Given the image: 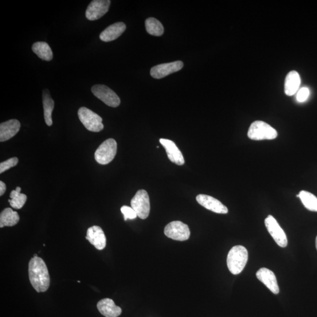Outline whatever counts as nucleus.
I'll list each match as a JSON object with an SVG mask.
<instances>
[{"mask_svg":"<svg viewBox=\"0 0 317 317\" xmlns=\"http://www.w3.org/2000/svg\"><path fill=\"white\" fill-rule=\"evenodd\" d=\"M29 279L33 288L38 292H45L50 285L48 268L41 258H31L29 267Z\"/></svg>","mask_w":317,"mask_h":317,"instance_id":"obj_1","label":"nucleus"},{"mask_svg":"<svg viewBox=\"0 0 317 317\" xmlns=\"http://www.w3.org/2000/svg\"><path fill=\"white\" fill-rule=\"evenodd\" d=\"M248 250L242 246H236L230 250L227 258V265L233 275H237L244 270L248 261Z\"/></svg>","mask_w":317,"mask_h":317,"instance_id":"obj_2","label":"nucleus"},{"mask_svg":"<svg viewBox=\"0 0 317 317\" xmlns=\"http://www.w3.org/2000/svg\"><path fill=\"white\" fill-rule=\"evenodd\" d=\"M248 136L250 139L254 140H272L277 138L278 133L268 124L256 120L250 125Z\"/></svg>","mask_w":317,"mask_h":317,"instance_id":"obj_3","label":"nucleus"},{"mask_svg":"<svg viewBox=\"0 0 317 317\" xmlns=\"http://www.w3.org/2000/svg\"><path fill=\"white\" fill-rule=\"evenodd\" d=\"M78 115L87 130L93 132H99L103 130L104 126L102 117L88 108H80L78 111Z\"/></svg>","mask_w":317,"mask_h":317,"instance_id":"obj_4","label":"nucleus"},{"mask_svg":"<svg viewBox=\"0 0 317 317\" xmlns=\"http://www.w3.org/2000/svg\"><path fill=\"white\" fill-rule=\"evenodd\" d=\"M117 152V143L110 138L104 141L95 153L96 161L101 164H107L115 158Z\"/></svg>","mask_w":317,"mask_h":317,"instance_id":"obj_5","label":"nucleus"},{"mask_svg":"<svg viewBox=\"0 0 317 317\" xmlns=\"http://www.w3.org/2000/svg\"><path fill=\"white\" fill-rule=\"evenodd\" d=\"M131 205L140 218L146 219L149 216L151 209L150 201L146 190H139L137 191L131 200Z\"/></svg>","mask_w":317,"mask_h":317,"instance_id":"obj_6","label":"nucleus"},{"mask_svg":"<svg viewBox=\"0 0 317 317\" xmlns=\"http://www.w3.org/2000/svg\"><path fill=\"white\" fill-rule=\"evenodd\" d=\"M91 91L94 95L109 107L116 108L120 104V100L111 88L104 85L93 86Z\"/></svg>","mask_w":317,"mask_h":317,"instance_id":"obj_7","label":"nucleus"},{"mask_svg":"<svg viewBox=\"0 0 317 317\" xmlns=\"http://www.w3.org/2000/svg\"><path fill=\"white\" fill-rule=\"evenodd\" d=\"M164 233L167 237L178 241L187 240L190 236L189 227L181 221L169 223L164 228Z\"/></svg>","mask_w":317,"mask_h":317,"instance_id":"obj_8","label":"nucleus"},{"mask_svg":"<svg viewBox=\"0 0 317 317\" xmlns=\"http://www.w3.org/2000/svg\"><path fill=\"white\" fill-rule=\"evenodd\" d=\"M265 226L269 233L271 235L276 243L281 248H284L288 244L287 238L284 231L282 229L279 223L272 215L265 219Z\"/></svg>","mask_w":317,"mask_h":317,"instance_id":"obj_9","label":"nucleus"},{"mask_svg":"<svg viewBox=\"0 0 317 317\" xmlns=\"http://www.w3.org/2000/svg\"><path fill=\"white\" fill-rule=\"evenodd\" d=\"M109 0H93L86 10V18L89 21H95L107 13L111 5Z\"/></svg>","mask_w":317,"mask_h":317,"instance_id":"obj_10","label":"nucleus"},{"mask_svg":"<svg viewBox=\"0 0 317 317\" xmlns=\"http://www.w3.org/2000/svg\"><path fill=\"white\" fill-rule=\"evenodd\" d=\"M183 67L181 61L169 62L154 66L151 70V75L155 79H161L172 73L179 71Z\"/></svg>","mask_w":317,"mask_h":317,"instance_id":"obj_11","label":"nucleus"},{"mask_svg":"<svg viewBox=\"0 0 317 317\" xmlns=\"http://www.w3.org/2000/svg\"><path fill=\"white\" fill-rule=\"evenodd\" d=\"M197 201L200 205L214 213L226 214L228 213V209L217 199L206 194H199Z\"/></svg>","mask_w":317,"mask_h":317,"instance_id":"obj_12","label":"nucleus"},{"mask_svg":"<svg viewBox=\"0 0 317 317\" xmlns=\"http://www.w3.org/2000/svg\"><path fill=\"white\" fill-rule=\"evenodd\" d=\"M86 239L99 250L104 249L107 245V238L100 226H93L89 228L87 230Z\"/></svg>","mask_w":317,"mask_h":317,"instance_id":"obj_13","label":"nucleus"},{"mask_svg":"<svg viewBox=\"0 0 317 317\" xmlns=\"http://www.w3.org/2000/svg\"><path fill=\"white\" fill-rule=\"evenodd\" d=\"M256 276L275 295L279 293L280 289L276 277L271 270L267 268H261L257 272Z\"/></svg>","mask_w":317,"mask_h":317,"instance_id":"obj_14","label":"nucleus"},{"mask_svg":"<svg viewBox=\"0 0 317 317\" xmlns=\"http://www.w3.org/2000/svg\"><path fill=\"white\" fill-rule=\"evenodd\" d=\"M160 143L165 148L168 158L172 162L178 165H183L185 163V159L181 151L176 147L173 141L166 139H160Z\"/></svg>","mask_w":317,"mask_h":317,"instance_id":"obj_15","label":"nucleus"},{"mask_svg":"<svg viewBox=\"0 0 317 317\" xmlns=\"http://www.w3.org/2000/svg\"><path fill=\"white\" fill-rule=\"evenodd\" d=\"M21 124L17 119H11L0 124V141L5 142L13 138L20 129Z\"/></svg>","mask_w":317,"mask_h":317,"instance_id":"obj_16","label":"nucleus"},{"mask_svg":"<svg viewBox=\"0 0 317 317\" xmlns=\"http://www.w3.org/2000/svg\"><path fill=\"white\" fill-rule=\"evenodd\" d=\"M126 30V25L124 22H118L109 26L100 35L101 40L104 42L115 40L122 35Z\"/></svg>","mask_w":317,"mask_h":317,"instance_id":"obj_17","label":"nucleus"},{"mask_svg":"<svg viewBox=\"0 0 317 317\" xmlns=\"http://www.w3.org/2000/svg\"><path fill=\"white\" fill-rule=\"evenodd\" d=\"M97 308L101 314L106 317H117L122 313V309L110 299L100 300L97 304Z\"/></svg>","mask_w":317,"mask_h":317,"instance_id":"obj_18","label":"nucleus"},{"mask_svg":"<svg viewBox=\"0 0 317 317\" xmlns=\"http://www.w3.org/2000/svg\"><path fill=\"white\" fill-rule=\"evenodd\" d=\"M301 78L299 74L296 70L289 72L285 77L284 92L288 96L295 95L300 87Z\"/></svg>","mask_w":317,"mask_h":317,"instance_id":"obj_19","label":"nucleus"},{"mask_svg":"<svg viewBox=\"0 0 317 317\" xmlns=\"http://www.w3.org/2000/svg\"><path fill=\"white\" fill-rule=\"evenodd\" d=\"M42 103L45 123L51 127L53 125L52 113L54 108V101L51 97L48 90L43 91Z\"/></svg>","mask_w":317,"mask_h":317,"instance_id":"obj_20","label":"nucleus"},{"mask_svg":"<svg viewBox=\"0 0 317 317\" xmlns=\"http://www.w3.org/2000/svg\"><path fill=\"white\" fill-rule=\"evenodd\" d=\"M19 221V216L17 211L11 208H6L0 214V228L12 227L16 225Z\"/></svg>","mask_w":317,"mask_h":317,"instance_id":"obj_21","label":"nucleus"},{"mask_svg":"<svg viewBox=\"0 0 317 317\" xmlns=\"http://www.w3.org/2000/svg\"><path fill=\"white\" fill-rule=\"evenodd\" d=\"M33 52L42 60L50 61L53 58V53L50 45L45 42H35L32 46Z\"/></svg>","mask_w":317,"mask_h":317,"instance_id":"obj_22","label":"nucleus"},{"mask_svg":"<svg viewBox=\"0 0 317 317\" xmlns=\"http://www.w3.org/2000/svg\"><path fill=\"white\" fill-rule=\"evenodd\" d=\"M299 194L305 208L317 212V198L315 195L305 190L301 191Z\"/></svg>","mask_w":317,"mask_h":317,"instance_id":"obj_23","label":"nucleus"},{"mask_svg":"<svg viewBox=\"0 0 317 317\" xmlns=\"http://www.w3.org/2000/svg\"><path fill=\"white\" fill-rule=\"evenodd\" d=\"M147 32L154 36H161L164 33L163 26L161 22L154 18H149L145 21Z\"/></svg>","mask_w":317,"mask_h":317,"instance_id":"obj_24","label":"nucleus"},{"mask_svg":"<svg viewBox=\"0 0 317 317\" xmlns=\"http://www.w3.org/2000/svg\"><path fill=\"white\" fill-rule=\"evenodd\" d=\"M11 199L9 200L10 206L15 209H21L26 203L27 197L25 194L16 190H13L10 193Z\"/></svg>","mask_w":317,"mask_h":317,"instance_id":"obj_25","label":"nucleus"},{"mask_svg":"<svg viewBox=\"0 0 317 317\" xmlns=\"http://www.w3.org/2000/svg\"><path fill=\"white\" fill-rule=\"evenodd\" d=\"M18 163V159L16 157L12 158L0 163V174L9 170L11 167L17 165Z\"/></svg>","mask_w":317,"mask_h":317,"instance_id":"obj_26","label":"nucleus"},{"mask_svg":"<svg viewBox=\"0 0 317 317\" xmlns=\"http://www.w3.org/2000/svg\"><path fill=\"white\" fill-rule=\"evenodd\" d=\"M121 212L123 213L124 216V220L127 221L128 219H135L138 216L135 211L133 209L132 207L127 206H123L120 209Z\"/></svg>","mask_w":317,"mask_h":317,"instance_id":"obj_27","label":"nucleus"},{"mask_svg":"<svg viewBox=\"0 0 317 317\" xmlns=\"http://www.w3.org/2000/svg\"><path fill=\"white\" fill-rule=\"evenodd\" d=\"M310 95V90L308 88L303 87L301 88L297 95V100L300 103H303L306 101Z\"/></svg>","mask_w":317,"mask_h":317,"instance_id":"obj_28","label":"nucleus"},{"mask_svg":"<svg viewBox=\"0 0 317 317\" xmlns=\"http://www.w3.org/2000/svg\"><path fill=\"white\" fill-rule=\"evenodd\" d=\"M6 188V184L2 181H0V196L1 197L5 193Z\"/></svg>","mask_w":317,"mask_h":317,"instance_id":"obj_29","label":"nucleus"},{"mask_svg":"<svg viewBox=\"0 0 317 317\" xmlns=\"http://www.w3.org/2000/svg\"><path fill=\"white\" fill-rule=\"evenodd\" d=\"M315 246H316V250H317V236H316V240H315Z\"/></svg>","mask_w":317,"mask_h":317,"instance_id":"obj_30","label":"nucleus"},{"mask_svg":"<svg viewBox=\"0 0 317 317\" xmlns=\"http://www.w3.org/2000/svg\"><path fill=\"white\" fill-rule=\"evenodd\" d=\"M38 257L37 254H35L34 255V257Z\"/></svg>","mask_w":317,"mask_h":317,"instance_id":"obj_31","label":"nucleus"}]
</instances>
